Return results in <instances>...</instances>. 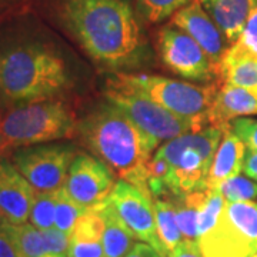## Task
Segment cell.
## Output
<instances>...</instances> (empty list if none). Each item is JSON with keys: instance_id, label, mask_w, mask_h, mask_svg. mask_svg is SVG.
<instances>
[{"instance_id": "1", "label": "cell", "mask_w": 257, "mask_h": 257, "mask_svg": "<svg viewBox=\"0 0 257 257\" xmlns=\"http://www.w3.org/2000/svg\"><path fill=\"white\" fill-rule=\"evenodd\" d=\"M63 19L87 55L107 67L133 66L143 55L140 26L126 0H66Z\"/></svg>"}, {"instance_id": "2", "label": "cell", "mask_w": 257, "mask_h": 257, "mask_svg": "<svg viewBox=\"0 0 257 257\" xmlns=\"http://www.w3.org/2000/svg\"><path fill=\"white\" fill-rule=\"evenodd\" d=\"M77 132L83 143L109 166L120 180L152 194L147 186V166L159 143L123 111L110 103L101 106L79 123Z\"/></svg>"}, {"instance_id": "3", "label": "cell", "mask_w": 257, "mask_h": 257, "mask_svg": "<svg viewBox=\"0 0 257 257\" xmlns=\"http://www.w3.org/2000/svg\"><path fill=\"white\" fill-rule=\"evenodd\" d=\"M69 84L64 62L39 45L13 47L0 55V94L15 103L52 99Z\"/></svg>"}, {"instance_id": "4", "label": "cell", "mask_w": 257, "mask_h": 257, "mask_svg": "<svg viewBox=\"0 0 257 257\" xmlns=\"http://www.w3.org/2000/svg\"><path fill=\"white\" fill-rule=\"evenodd\" d=\"M79 123L63 101L23 103L0 117V157L19 149L73 138Z\"/></svg>"}, {"instance_id": "5", "label": "cell", "mask_w": 257, "mask_h": 257, "mask_svg": "<svg viewBox=\"0 0 257 257\" xmlns=\"http://www.w3.org/2000/svg\"><path fill=\"white\" fill-rule=\"evenodd\" d=\"M226 126L209 124L187 132L157 150L172 166L175 197L207 189V175Z\"/></svg>"}, {"instance_id": "6", "label": "cell", "mask_w": 257, "mask_h": 257, "mask_svg": "<svg viewBox=\"0 0 257 257\" xmlns=\"http://www.w3.org/2000/svg\"><path fill=\"white\" fill-rule=\"evenodd\" d=\"M114 77L146 94L149 99L159 103L169 111L190 120L199 128L209 126L206 116L219 90L216 84L199 86L194 83L149 74L117 73Z\"/></svg>"}, {"instance_id": "7", "label": "cell", "mask_w": 257, "mask_h": 257, "mask_svg": "<svg viewBox=\"0 0 257 257\" xmlns=\"http://www.w3.org/2000/svg\"><path fill=\"white\" fill-rule=\"evenodd\" d=\"M106 99L157 143L169 142L192 130H199L190 120L169 111L149 99L146 94L117 80L114 76L107 80Z\"/></svg>"}, {"instance_id": "8", "label": "cell", "mask_w": 257, "mask_h": 257, "mask_svg": "<svg viewBox=\"0 0 257 257\" xmlns=\"http://www.w3.org/2000/svg\"><path fill=\"white\" fill-rule=\"evenodd\" d=\"M203 257H251L257 253V203H227L216 226L202 236Z\"/></svg>"}, {"instance_id": "9", "label": "cell", "mask_w": 257, "mask_h": 257, "mask_svg": "<svg viewBox=\"0 0 257 257\" xmlns=\"http://www.w3.org/2000/svg\"><path fill=\"white\" fill-rule=\"evenodd\" d=\"M74 157L70 145H37L16 150L13 163L37 192H55L66 183Z\"/></svg>"}, {"instance_id": "10", "label": "cell", "mask_w": 257, "mask_h": 257, "mask_svg": "<svg viewBox=\"0 0 257 257\" xmlns=\"http://www.w3.org/2000/svg\"><path fill=\"white\" fill-rule=\"evenodd\" d=\"M159 52L163 63L189 80L209 82L219 77V70L192 37L173 25L165 26L157 36Z\"/></svg>"}, {"instance_id": "11", "label": "cell", "mask_w": 257, "mask_h": 257, "mask_svg": "<svg viewBox=\"0 0 257 257\" xmlns=\"http://www.w3.org/2000/svg\"><path fill=\"white\" fill-rule=\"evenodd\" d=\"M107 200L135 234L136 240L153 246L167 257L157 236L156 210L155 203L152 202V194L143 192L135 184L117 180Z\"/></svg>"}, {"instance_id": "12", "label": "cell", "mask_w": 257, "mask_h": 257, "mask_svg": "<svg viewBox=\"0 0 257 257\" xmlns=\"http://www.w3.org/2000/svg\"><path fill=\"white\" fill-rule=\"evenodd\" d=\"M116 184L114 172L100 159L79 153L70 166L64 189L86 209H94L107 200Z\"/></svg>"}, {"instance_id": "13", "label": "cell", "mask_w": 257, "mask_h": 257, "mask_svg": "<svg viewBox=\"0 0 257 257\" xmlns=\"http://www.w3.org/2000/svg\"><path fill=\"white\" fill-rule=\"evenodd\" d=\"M172 25L192 37L219 70L221 57L227 50V40L199 0H192L189 5L177 10L172 16Z\"/></svg>"}, {"instance_id": "14", "label": "cell", "mask_w": 257, "mask_h": 257, "mask_svg": "<svg viewBox=\"0 0 257 257\" xmlns=\"http://www.w3.org/2000/svg\"><path fill=\"white\" fill-rule=\"evenodd\" d=\"M36 193L15 163L0 157V221L28 223Z\"/></svg>"}, {"instance_id": "15", "label": "cell", "mask_w": 257, "mask_h": 257, "mask_svg": "<svg viewBox=\"0 0 257 257\" xmlns=\"http://www.w3.org/2000/svg\"><path fill=\"white\" fill-rule=\"evenodd\" d=\"M257 114V93L223 83L207 111V124L224 126L237 117Z\"/></svg>"}, {"instance_id": "16", "label": "cell", "mask_w": 257, "mask_h": 257, "mask_svg": "<svg viewBox=\"0 0 257 257\" xmlns=\"http://www.w3.org/2000/svg\"><path fill=\"white\" fill-rule=\"evenodd\" d=\"M244 156L246 145L231 130L229 123L223 132V138L214 153V159L206 180L207 189H216L224 180L239 176L240 172L243 170Z\"/></svg>"}, {"instance_id": "17", "label": "cell", "mask_w": 257, "mask_h": 257, "mask_svg": "<svg viewBox=\"0 0 257 257\" xmlns=\"http://www.w3.org/2000/svg\"><path fill=\"white\" fill-rule=\"evenodd\" d=\"M219 77L257 93V53L237 42L230 45L219 63Z\"/></svg>"}, {"instance_id": "18", "label": "cell", "mask_w": 257, "mask_h": 257, "mask_svg": "<svg viewBox=\"0 0 257 257\" xmlns=\"http://www.w3.org/2000/svg\"><path fill=\"white\" fill-rule=\"evenodd\" d=\"M230 45L239 40L257 0H199Z\"/></svg>"}, {"instance_id": "19", "label": "cell", "mask_w": 257, "mask_h": 257, "mask_svg": "<svg viewBox=\"0 0 257 257\" xmlns=\"http://www.w3.org/2000/svg\"><path fill=\"white\" fill-rule=\"evenodd\" d=\"M104 221L99 210L89 209L77 221L70 236L69 257H104Z\"/></svg>"}, {"instance_id": "20", "label": "cell", "mask_w": 257, "mask_h": 257, "mask_svg": "<svg viewBox=\"0 0 257 257\" xmlns=\"http://www.w3.org/2000/svg\"><path fill=\"white\" fill-rule=\"evenodd\" d=\"M104 221L103 248L104 257H126L135 246V234L130 231L124 221L120 219L117 211L109 200L96 207Z\"/></svg>"}, {"instance_id": "21", "label": "cell", "mask_w": 257, "mask_h": 257, "mask_svg": "<svg viewBox=\"0 0 257 257\" xmlns=\"http://www.w3.org/2000/svg\"><path fill=\"white\" fill-rule=\"evenodd\" d=\"M197 209V237L210 231L220 217L226 200L217 189H204L189 193Z\"/></svg>"}, {"instance_id": "22", "label": "cell", "mask_w": 257, "mask_h": 257, "mask_svg": "<svg viewBox=\"0 0 257 257\" xmlns=\"http://www.w3.org/2000/svg\"><path fill=\"white\" fill-rule=\"evenodd\" d=\"M155 210H156L157 236L165 248L166 254H169L182 241V233L176 220L175 203L157 199L155 202Z\"/></svg>"}, {"instance_id": "23", "label": "cell", "mask_w": 257, "mask_h": 257, "mask_svg": "<svg viewBox=\"0 0 257 257\" xmlns=\"http://www.w3.org/2000/svg\"><path fill=\"white\" fill-rule=\"evenodd\" d=\"M87 210L89 209H86L77 202H74L73 199L69 196V193L66 192L64 187L56 190V229L62 230V231L72 236L77 221L80 220V217Z\"/></svg>"}, {"instance_id": "24", "label": "cell", "mask_w": 257, "mask_h": 257, "mask_svg": "<svg viewBox=\"0 0 257 257\" xmlns=\"http://www.w3.org/2000/svg\"><path fill=\"white\" fill-rule=\"evenodd\" d=\"M56 190L55 192H37L30 211V223L39 230L55 227Z\"/></svg>"}, {"instance_id": "25", "label": "cell", "mask_w": 257, "mask_h": 257, "mask_svg": "<svg viewBox=\"0 0 257 257\" xmlns=\"http://www.w3.org/2000/svg\"><path fill=\"white\" fill-rule=\"evenodd\" d=\"M227 203L251 202L257 197V183L253 179L234 176L216 187Z\"/></svg>"}, {"instance_id": "26", "label": "cell", "mask_w": 257, "mask_h": 257, "mask_svg": "<svg viewBox=\"0 0 257 257\" xmlns=\"http://www.w3.org/2000/svg\"><path fill=\"white\" fill-rule=\"evenodd\" d=\"M18 237L23 257H47L42 230L36 229L32 223L12 224Z\"/></svg>"}, {"instance_id": "27", "label": "cell", "mask_w": 257, "mask_h": 257, "mask_svg": "<svg viewBox=\"0 0 257 257\" xmlns=\"http://www.w3.org/2000/svg\"><path fill=\"white\" fill-rule=\"evenodd\" d=\"M176 220L184 239L199 240L197 237V209L189 194L176 197Z\"/></svg>"}, {"instance_id": "28", "label": "cell", "mask_w": 257, "mask_h": 257, "mask_svg": "<svg viewBox=\"0 0 257 257\" xmlns=\"http://www.w3.org/2000/svg\"><path fill=\"white\" fill-rule=\"evenodd\" d=\"M140 9L147 20L159 23L173 16L177 10L189 5L192 0H138Z\"/></svg>"}, {"instance_id": "29", "label": "cell", "mask_w": 257, "mask_h": 257, "mask_svg": "<svg viewBox=\"0 0 257 257\" xmlns=\"http://www.w3.org/2000/svg\"><path fill=\"white\" fill-rule=\"evenodd\" d=\"M231 130L241 139L250 150H257V119L237 117L230 123Z\"/></svg>"}, {"instance_id": "30", "label": "cell", "mask_w": 257, "mask_h": 257, "mask_svg": "<svg viewBox=\"0 0 257 257\" xmlns=\"http://www.w3.org/2000/svg\"><path fill=\"white\" fill-rule=\"evenodd\" d=\"M0 257H23L13 226L3 221H0Z\"/></svg>"}, {"instance_id": "31", "label": "cell", "mask_w": 257, "mask_h": 257, "mask_svg": "<svg viewBox=\"0 0 257 257\" xmlns=\"http://www.w3.org/2000/svg\"><path fill=\"white\" fill-rule=\"evenodd\" d=\"M237 43L257 53V6L251 10Z\"/></svg>"}, {"instance_id": "32", "label": "cell", "mask_w": 257, "mask_h": 257, "mask_svg": "<svg viewBox=\"0 0 257 257\" xmlns=\"http://www.w3.org/2000/svg\"><path fill=\"white\" fill-rule=\"evenodd\" d=\"M167 257H203L202 250L197 240H182L173 251H170Z\"/></svg>"}, {"instance_id": "33", "label": "cell", "mask_w": 257, "mask_h": 257, "mask_svg": "<svg viewBox=\"0 0 257 257\" xmlns=\"http://www.w3.org/2000/svg\"><path fill=\"white\" fill-rule=\"evenodd\" d=\"M126 257H165L159 250L147 244V243H135V246L132 247V250L127 253Z\"/></svg>"}, {"instance_id": "34", "label": "cell", "mask_w": 257, "mask_h": 257, "mask_svg": "<svg viewBox=\"0 0 257 257\" xmlns=\"http://www.w3.org/2000/svg\"><path fill=\"white\" fill-rule=\"evenodd\" d=\"M243 172L247 177L257 182V150L247 149L244 162H243Z\"/></svg>"}, {"instance_id": "35", "label": "cell", "mask_w": 257, "mask_h": 257, "mask_svg": "<svg viewBox=\"0 0 257 257\" xmlns=\"http://www.w3.org/2000/svg\"><path fill=\"white\" fill-rule=\"evenodd\" d=\"M251 257H257V253H256V254H254V256H251Z\"/></svg>"}, {"instance_id": "36", "label": "cell", "mask_w": 257, "mask_h": 257, "mask_svg": "<svg viewBox=\"0 0 257 257\" xmlns=\"http://www.w3.org/2000/svg\"><path fill=\"white\" fill-rule=\"evenodd\" d=\"M0 117H2V116H0Z\"/></svg>"}]
</instances>
